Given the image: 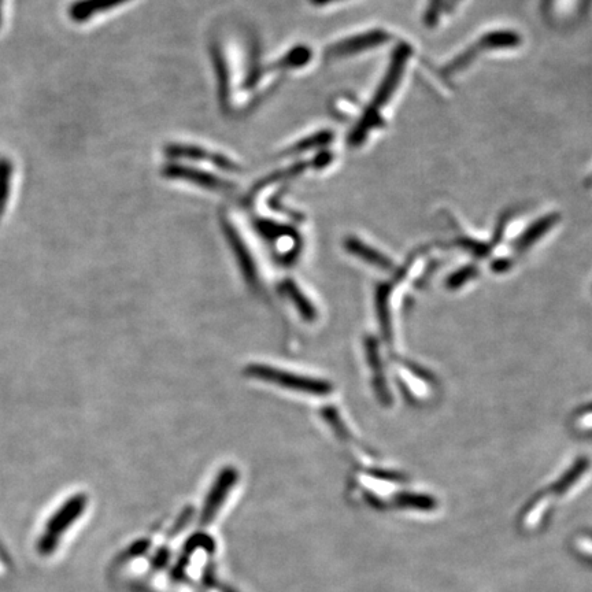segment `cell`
Here are the masks:
<instances>
[{"label":"cell","mask_w":592,"mask_h":592,"mask_svg":"<svg viewBox=\"0 0 592 592\" xmlns=\"http://www.w3.org/2000/svg\"><path fill=\"white\" fill-rule=\"evenodd\" d=\"M87 506V498L83 494H76L65 499L57 509L51 512L43 525L37 540V551L42 555L55 553L59 542L68 534L72 525L76 523L84 513Z\"/></svg>","instance_id":"cell-1"},{"label":"cell","mask_w":592,"mask_h":592,"mask_svg":"<svg viewBox=\"0 0 592 592\" xmlns=\"http://www.w3.org/2000/svg\"><path fill=\"white\" fill-rule=\"evenodd\" d=\"M409 53V47L407 46H401L395 51L386 79L383 80L379 90L376 92L375 101H373L372 106L366 110L364 118H362L360 124L355 127L354 132L350 135V143L353 144V146H358V144L364 142L370 129L376 128L377 124H379L380 117L379 114H377V109H379L380 106L386 105V103L390 101L391 95L397 90V85L399 84V81H401L403 68H405V62L407 61V58H409Z\"/></svg>","instance_id":"cell-2"},{"label":"cell","mask_w":592,"mask_h":592,"mask_svg":"<svg viewBox=\"0 0 592 592\" xmlns=\"http://www.w3.org/2000/svg\"><path fill=\"white\" fill-rule=\"evenodd\" d=\"M247 375L254 379L273 383L287 390L312 394L316 397H324L332 391V387L325 381L313 379V377L294 375L287 370L273 368L268 365H251L246 370Z\"/></svg>","instance_id":"cell-3"},{"label":"cell","mask_w":592,"mask_h":592,"mask_svg":"<svg viewBox=\"0 0 592 592\" xmlns=\"http://www.w3.org/2000/svg\"><path fill=\"white\" fill-rule=\"evenodd\" d=\"M388 39H390V36L383 31H372L364 33V35L349 37V39L342 40V42L329 47L327 57L331 59L349 57V55L361 53V51L369 50V48L381 46Z\"/></svg>","instance_id":"cell-4"},{"label":"cell","mask_w":592,"mask_h":592,"mask_svg":"<svg viewBox=\"0 0 592 592\" xmlns=\"http://www.w3.org/2000/svg\"><path fill=\"white\" fill-rule=\"evenodd\" d=\"M164 175L169 177V179L190 181V183L206 188V190L231 191L233 188V185L229 184L228 181L218 179V177L212 175V173H206L203 172V170L188 168V166H166L164 169Z\"/></svg>","instance_id":"cell-5"},{"label":"cell","mask_w":592,"mask_h":592,"mask_svg":"<svg viewBox=\"0 0 592 592\" xmlns=\"http://www.w3.org/2000/svg\"><path fill=\"white\" fill-rule=\"evenodd\" d=\"M166 154L173 158H187L192 159V161H210L217 168L225 170V172H239L240 170L239 165H236L231 159L224 157V155L210 153V151L203 150L201 147L170 144V146L166 147Z\"/></svg>","instance_id":"cell-6"},{"label":"cell","mask_w":592,"mask_h":592,"mask_svg":"<svg viewBox=\"0 0 592 592\" xmlns=\"http://www.w3.org/2000/svg\"><path fill=\"white\" fill-rule=\"evenodd\" d=\"M129 0H76L69 9V16L74 22H84L105 13L106 10L124 5Z\"/></svg>","instance_id":"cell-7"},{"label":"cell","mask_w":592,"mask_h":592,"mask_svg":"<svg viewBox=\"0 0 592 592\" xmlns=\"http://www.w3.org/2000/svg\"><path fill=\"white\" fill-rule=\"evenodd\" d=\"M13 164L7 158H0V221L5 216L11 195L13 181Z\"/></svg>","instance_id":"cell-8"},{"label":"cell","mask_w":592,"mask_h":592,"mask_svg":"<svg viewBox=\"0 0 592 592\" xmlns=\"http://www.w3.org/2000/svg\"><path fill=\"white\" fill-rule=\"evenodd\" d=\"M225 232H227L229 243H231L233 250H235L236 255H238L239 262L240 265L243 266L244 273H246V276L249 277L250 280H254V264L251 262V257L249 251L246 249V246H244L242 240L239 238L238 233L235 232V229H233L231 225H227V227H225Z\"/></svg>","instance_id":"cell-9"},{"label":"cell","mask_w":592,"mask_h":592,"mask_svg":"<svg viewBox=\"0 0 592 592\" xmlns=\"http://www.w3.org/2000/svg\"><path fill=\"white\" fill-rule=\"evenodd\" d=\"M518 43H520V37L512 32H495L481 37L479 44L483 50H488V48L516 47Z\"/></svg>","instance_id":"cell-10"},{"label":"cell","mask_w":592,"mask_h":592,"mask_svg":"<svg viewBox=\"0 0 592 592\" xmlns=\"http://www.w3.org/2000/svg\"><path fill=\"white\" fill-rule=\"evenodd\" d=\"M310 58H312V51H310L309 48H294V50H292L291 53H288L286 57L279 59L275 65H272V68H301V66L310 61Z\"/></svg>","instance_id":"cell-11"},{"label":"cell","mask_w":592,"mask_h":592,"mask_svg":"<svg viewBox=\"0 0 592 592\" xmlns=\"http://www.w3.org/2000/svg\"><path fill=\"white\" fill-rule=\"evenodd\" d=\"M346 247L350 253L358 255V257L365 259V261L373 262V265H379L381 268L387 266L386 258L381 257V255L377 254L375 250L365 246V244L361 243L360 240L349 239L346 242Z\"/></svg>","instance_id":"cell-12"},{"label":"cell","mask_w":592,"mask_h":592,"mask_svg":"<svg viewBox=\"0 0 592 592\" xmlns=\"http://www.w3.org/2000/svg\"><path fill=\"white\" fill-rule=\"evenodd\" d=\"M283 290L288 295V298L295 303V306H298L299 312L303 314V317H307L306 320H312L316 312H314L313 305L309 302V299H306L305 295H302L294 284H284Z\"/></svg>","instance_id":"cell-13"},{"label":"cell","mask_w":592,"mask_h":592,"mask_svg":"<svg viewBox=\"0 0 592 592\" xmlns=\"http://www.w3.org/2000/svg\"><path fill=\"white\" fill-rule=\"evenodd\" d=\"M332 138V133L328 131L316 133V135L310 136V138L303 139L301 142L296 143L295 146H292L290 150L287 151V153H302V151L310 150V148L324 146V144L331 142Z\"/></svg>","instance_id":"cell-14"},{"label":"cell","mask_w":592,"mask_h":592,"mask_svg":"<svg viewBox=\"0 0 592 592\" xmlns=\"http://www.w3.org/2000/svg\"><path fill=\"white\" fill-rule=\"evenodd\" d=\"M214 64H216V69L218 73V83H220V94L222 102L227 101L228 99V73H227V66L224 64V59H222L221 54L218 51H214Z\"/></svg>","instance_id":"cell-15"},{"label":"cell","mask_w":592,"mask_h":592,"mask_svg":"<svg viewBox=\"0 0 592 592\" xmlns=\"http://www.w3.org/2000/svg\"><path fill=\"white\" fill-rule=\"evenodd\" d=\"M577 547H579L580 551L583 549V553L592 558V538L580 539L579 543H577Z\"/></svg>","instance_id":"cell-16"},{"label":"cell","mask_w":592,"mask_h":592,"mask_svg":"<svg viewBox=\"0 0 592 592\" xmlns=\"http://www.w3.org/2000/svg\"><path fill=\"white\" fill-rule=\"evenodd\" d=\"M329 159H331V155H329L327 153L321 154L320 157L317 158V164L320 166H323V165L327 164Z\"/></svg>","instance_id":"cell-17"},{"label":"cell","mask_w":592,"mask_h":592,"mask_svg":"<svg viewBox=\"0 0 592 592\" xmlns=\"http://www.w3.org/2000/svg\"><path fill=\"white\" fill-rule=\"evenodd\" d=\"M314 5H325V3L333 2V0H312Z\"/></svg>","instance_id":"cell-18"},{"label":"cell","mask_w":592,"mask_h":592,"mask_svg":"<svg viewBox=\"0 0 592 592\" xmlns=\"http://www.w3.org/2000/svg\"><path fill=\"white\" fill-rule=\"evenodd\" d=\"M3 0H0V25H2Z\"/></svg>","instance_id":"cell-19"}]
</instances>
